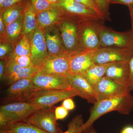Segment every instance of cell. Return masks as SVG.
<instances>
[{
	"mask_svg": "<svg viewBox=\"0 0 133 133\" xmlns=\"http://www.w3.org/2000/svg\"><path fill=\"white\" fill-rule=\"evenodd\" d=\"M133 109V96L130 92L99 101L91 108L90 116L83 124L82 131L107 113L116 111L121 114L127 115L129 114Z\"/></svg>",
	"mask_w": 133,
	"mask_h": 133,
	"instance_id": "obj_1",
	"label": "cell"
},
{
	"mask_svg": "<svg viewBox=\"0 0 133 133\" xmlns=\"http://www.w3.org/2000/svg\"><path fill=\"white\" fill-rule=\"evenodd\" d=\"M42 109L28 101L2 105L0 107V128L4 130L10 124L24 121L34 112Z\"/></svg>",
	"mask_w": 133,
	"mask_h": 133,
	"instance_id": "obj_2",
	"label": "cell"
},
{
	"mask_svg": "<svg viewBox=\"0 0 133 133\" xmlns=\"http://www.w3.org/2000/svg\"><path fill=\"white\" fill-rule=\"evenodd\" d=\"M78 21L63 14L57 24L65 48L70 56L84 50L81 47L79 38Z\"/></svg>",
	"mask_w": 133,
	"mask_h": 133,
	"instance_id": "obj_3",
	"label": "cell"
},
{
	"mask_svg": "<svg viewBox=\"0 0 133 133\" xmlns=\"http://www.w3.org/2000/svg\"><path fill=\"white\" fill-rule=\"evenodd\" d=\"M101 48H133V31L120 32L107 27L101 23L99 26Z\"/></svg>",
	"mask_w": 133,
	"mask_h": 133,
	"instance_id": "obj_4",
	"label": "cell"
},
{
	"mask_svg": "<svg viewBox=\"0 0 133 133\" xmlns=\"http://www.w3.org/2000/svg\"><path fill=\"white\" fill-rule=\"evenodd\" d=\"M76 96H79V93L73 88L64 90L36 91L28 101L43 109L54 106L65 99Z\"/></svg>",
	"mask_w": 133,
	"mask_h": 133,
	"instance_id": "obj_5",
	"label": "cell"
},
{
	"mask_svg": "<svg viewBox=\"0 0 133 133\" xmlns=\"http://www.w3.org/2000/svg\"><path fill=\"white\" fill-rule=\"evenodd\" d=\"M104 22L79 20V38L83 49L95 50L101 48L99 26L101 23Z\"/></svg>",
	"mask_w": 133,
	"mask_h": 133,
	"instance_id": "obj_6",
	"label": "cell"
},
{
	"mask_svg": "<svg viewBox=\"0 0 133 133\" xmlns=\"http://www.w3.org/2000/svg\"><path fill=\"white\" fill-rule=\"evenodd\" d=\"M31 77L19 79L10 85L1 99L3 104L28 101L36 89L31 81Z\"/></svg>",
	"mask_w": 133,
	"mask_h": 133,
	"instance_id": "obj_7",
	"label": "cell"
},
{
	"mask_svg": "<svg viewBox=\"0 0 133 133\" xmlns=\"http://www.w3.org/2000/svg\"><path fill=\"white\" fill-rule=\"evenodd\" d=\"M55 106L40 109L33 114L24 121L32 124L48 133H62L55 116Z\"/></svg>",
	"mask_w": 133,
	"mask_h": 133,
	"instance_id": "obj_8",
	"label": "cell"
},
{
	"mask_svg": "<svg viewBox=\"0 0 133 133\" xmlns=\"http://www.w3.org/2000/svg\"><path fill=\"white\" fill-rule=\"evenodd\" d=\"M57 5L63 14L78 20L104 21L105 19L98 15L83 4L74 0H59Z\"/></svg>",
	"mask_w": 133,
	"mask_h": 133,
	"instance_id": "obj_9",
	"label": "cell"
},
{
	"mask_svg": "<svg viewBox=\"0 0 133 133\" xmlns=\"http://www.w3.org/2000/svg\"><path fill=\"white\" fill-rule=\"evenodd\" d=\"M133 55V48H101L94 52L95 64H104L122 62H129Z\"/></svg>",
	"mask_w": 133,
	"mask_h": 133,
	"instance_id": "obj_10",
	"label": "cell"
},
{
	"mask_svg": "<svg viewBox=\"0 0 133 133\" xmlns=\"http://www.w3.org/2000/svg\"><path fill=\"white\" fill-rule=\"evenodd\" d=\"M37 91L64 90L72 88L66 76L59 74H44L37 72L31 77Z\"/></svg>",
	"mask_w": 133,
	"mask_h": 133,
	"instance_id": "obj_11",
	"label": "cell"
},
{
	"mask_svg": "<svg viewBox=\"0 0 133 133\" xmlns=\"http://www.w3.org/2000/svg\"><path fill=\"white\" fill-rule=\"evenodd\" d=\"M30 43L32 65L41 67L49 56L44 32L38 26L31 36Z\"/></svg>",
	"mask_w": 133,
	"mask_h": 133,
	"instance_id": "obj_12",
	"label": "cell"
},
{
	"mask_svg": "<svg viewBox=\"0 0 133 133\" xmlns=\"http://www.w3.org/2000/svg\"><path fill=\"white\" fill-rule=\"evenodd\" d=\"M98 101L124 95L130 92L128 86L104 77L98 83L95 89Z\"/></svg>",
	"mask_w": 133,
	"mask_h": 133,
	"instance_id": "obj_13",
	"label": "cell"
},
{
	"mask_svg": "<svg viewBox=\"0 0 133 133\" xmlns=\"http://www.w3.org/2000/svg\"><path fill=\"white\" fill-rule=\"evenodd\" d=\"M41 68V67L33 65L28 68H23L8 57L3 80L10 85L19 79L33 77L39 71Z\"/></svg>",
	"mask_w": 133,
	"mask_h": 133,
	"instance_id": "obj_14",
	"label": "cell"
},
{
	"mask_svg": "<svg viewBox=\"0 0 133 133\" xmlns=\"http://www.w3.org/2000/svg\"><path fill=\"white\" fill-rule=\"evenodd\" d=\"M43 30L45 35L49 57L70 55L65 48L58 24L48 27Z\"/></svg>",
	"mask_w": 133,
	"mask_h": 133,
	"instance_id": "obj_15",
	"label": "cell"
},
{
	"mask_svg": "<svg viewBox=\"0 0 133 133\" xmlns=\"http://www.w3.org/2000/svg\"><path fill=\"white\" fill-rule=\"evenodd\" d=\"M71 56L70 55H65L50 57L38 72L42 74L67 76L71 73L70 66Z\"/></svg>",
	"mask_w": 133,
	"mask_h": 133,
	"instance_id": "obj_16",
	"label": "cell"
},
{
	"mask_svg": "<svg viewBox=\"0 0 133 133\" xmlns=\"http://www.w3.org/2000/svg\"><path fill=\"white\" fill-rule=\"evenodd\" d=\"M66 76L72 87L79 93V97L93 104L98 102L95 90L81 75L70 73Z\"/></svg>",
	"mask_w": 133,
	"mask_h": 133,
	"instance_id": "obj_17",
	"label": "cell"
},
{
	"mask_svg": "<svg viewBox=\"0 0 133 133\" xmlns=\"http://www.w3.org/2000/svg\"><path fill=\"white\" fill-rule=\"evenodd\" d=\"M96 50H84L71 56L70 70L71 73L81 74L95 64L94 55Z\"/></svg>",
	"mask_w": 133,
	"mask_h": 133,
	"instance_id": "obj_18",
	"label": "cell"
},
{
	"mask_svg": "<svg viewBox=\"0 0 133 133\" xmlns=\"http://www.w3.org/2000/svg\"><path fill=\"white\" fill-rule=\"evenodd\" d=\"M129 75V62H122L110 65L108 67L105 77L128 86Z\"/></svg>",
	"mask_w": 133,
	"mask_h": 133,
	"instance_id": "obj_19",
	"label": "cell"
},
{
	"mask_svg": "<svg viewBox=\"0 0 133 133\" xmlns=\"http://www.w3.org/2000/svg\"><path fill=\"white\" fill-rule=\"evenodd\" d=\"M37 14L32 6L30 0L26 1L23 14V31L22 35L27 36L30 40L37 28Z\"/></svg>",
	"mask_w": 133,
	"mask_h": 133,
	"instance_id": "obj_20",
	"label": "cell"
},
{
	"mask_svg": "<svg viewBox=\"0 0 133 133\" xmlns=\"http://www.w3.org/2000/svg\"><path fill=\"white\" fill-rule=\"evenodd\" d=\"M62 10L56 5L53 8L37 14V25L42 30L58 24L63 16Z\"/></svg>",
	"mask_w": 133,
	"mask_h": 133,
	"instance_id": "obj_21",
	"label": "cell"
},
{
	"mask_svg": "<svg viewBox=\"0 0 133 133\" xmlns=\"http://www.w3.org/2000/svg\"><path fill=\"white\" fill-rule=\"evenodd\" d=\"M112 63L95 64L80 75L87 80L95 90L98 83L104 77L108 67Z\"/></svg>",
	"mask_w": 133,
	"mask_h": 133,
	"instance_id": "obj_22",
	"label": "cell"
},
{
	"mask_svg": "<svg viewBox=\"0 0 133 133\" xmlns=\"http://www.w3.org/2000/svg\"><path fill=\"white\" fill-rule=\"evenodd\" d=\"M22 15L15 21L6 26L5 33L1 38V41H6L12 44L21 36L23 31Z\"/></svg>",
	"mask_w": 133,
	"mask_h": 133,
	"instance_id": "obj_23",
	"label": "cell"
},
{
	"mask_svg": "<svg viewBox=\"0 0 133 133\" xmlns=\"http://www.w3.org/2000/svg\"><path fill=\"white\" fill-rule=\"evenodd\" d=\"M26 1L14 5L1 11L6 26L15 21L22 15Z\"/></svg>",
	"mask_w": 133,
	"mask_h": 133,
	"instance_id": "obj_24",
	"label": "cell"
},
{
	"mask_svg": "<svg viewBox=\"0 0 133 133\" xmlns=\"http://www.w3.org/2000/svg\"><path fill=\"white\" fill-rule=\"evenodd\" d=\"M4 130L8 133H48L25 121L10 124Z\"/></svg>",
	"mask_w": 133,
	"mask_h": 133,
	"instance_id": "obj_25",
	"label": "cell"
},
{
	"mask_svg": "<svg viewBox=\"0 0 133 133\" xmlns=\"http://www.w3.org/2000/svg\"><path fill=\"white\" fill-rule=\"evenodd\" d=\"M14 51L12 54L16 56H31L30 40L27 36L22 35L12 43Z\"/></svg>",
	"mask_w": 133,
	"mask_h": 133,
	"instance_id": "obj_26",
	"label": "cell"
},
{
	"mask_svg": "<svg viewBox=\"0 0 133 133\" xmlns=\"http://www.w3.org/2000/svg\"><path fill=\"white\" fill-rule=\"evenodd\" d=\"M84 124L82 115H77L69 122L67 130L62 133H81Z\"/></svg>",
	"mask_w": 133,
	"mask_h": 133,
	"instance_id": "obj_27",
	"label": "cell"
},
{
	"mask_svg": "<svg viewBox=\"0 0 133 133\" xmlns=\"http://www.w3.org/2000/svg\"><path fill=\"white\" fill-rule=\"evenodd\" d=\"M32 6L37 14L49 9L56 5L50 2L48 0H30Z\"/></svg>",
	"mask_w": 133,
	"mask_h": 133,
	"instance_id": "obj_28",
	"label": "cell"
},
{
	"mask_svg": "<svg viewBox=\"0 0 133 133\" xmlns=\"http://www.w3.org/2000/svg\"><path fill=\"white\" fill-rule=\"evenodd\" d=\"M79 3L88 8L89 9L97 14L98 15L102 17L105 19L104 13L99 6L95 0H74Z\"/></svg>",
	"mask_w": 133,
	"mask_h": 133,
	"instance_id": "obj_29",
	"label": "cell"
},
{
	"mask_svg": "<svg viewBox=\"0 0 133 133\" xmlns=\"http://www.w3.org/2000/svg\"><path fill=\"white\" fill-rule=\"evenodd\" d=\"M17 64L23 68H28L32 65L31 56H16L12 54L9 57Z\"/></svg>",
	"mask_w": 133,
	"mask_h": 133,
	"instance_id": "obj_30",
	"label": "cell"
},
{
	"mask_svg": "<svg viewBox=\"0 0 133 133\" xmlns=\"http://www.w3.org/2000/svg\"><path fill=\"white\" fill-rule=\"evenodd\" d=\"M14 51L13 44L9 42L1 41L0 43V58L9 57Z\"/></svg>",
	"mask_w": 133,
	"mask_h": 133,
	"instance_id": "obj_31",
	"label": "cell"
},
{
	"mask_svg": "<svg viewBox=\"0 0 133 133\" xmlns=\"http://www.w3.org/2000/svg\"><path fill=\"white\" fill-rule=\"evenodd\" d=\"M99 6L104 13L106 20L110 21L109 17V5L108 0H95Z\"/></svg>",
	"mask_w": 133,
	"mask_h": 133,
	"instance_id": "obj_32",
	"label": "cell"
},
{
	"mask_svg": "<svg viewBox=\"0 0 133 133\" xmlns=\"http://www.w3.org/2000/svg\"><path fill=\"white\" fill-rule=\"evenodd\" d=\"M69 111L62 105L56 107L55 114L56 119L57 120L63 119L68 116Z\"/></svg>",
	"mask_w": 133,
	"mask_h": 133,
	"instance_id": "obj_33",
	"label": "cell"
},
{
	"mask_svg": "<svg viewBox=\"0 0 133 133\" xmlns=\"http://www.w3.org/2000/svg\"><path fill=\"white\" fill-rule=\"evenodd\" d=\"M23 0H5L2 5H0L1 11L22 2Z\"/></svg>",
	"mask_w": 133,
	"mask_h": 133,
	"instance_id": "obj_34",
	"label": "cell"
},
{
	"mask_svg": "<svg viewBox=\"0 0 133 133\" xmlns=\"http://www.w3.org/2000/svg\"><path fill=\"white\" fill-rule=\"evenodd\" d=\"M129 75L128 87L129 90H133V55L129 61Z\"/></svg>",
	"mask_w": 133,
	"mask_h": 133,
	"instance_id": "obj_35",
	"label": "cell"
},
{
	"mask_svg": "<svg viewBox=\"0 0 133 133\" xmlns=\"http://www.w3.org/2000/svg\"><path fill=\"white\" fill-rule=\"evenodd\" d=\"M61 105L69 111L73 110L76 107L73 100L71 98H67L64 100Z\"/></svg>",
	"mask_w": 133,
	"mask_h": 133,
	"instance_id": "obj_36",
	"label": "cell"
},
{
	"mask_svg": "<svg viewBox=\"0 0 133 133\" xmlns=\"http://www.w3.org/2000/svg\"><path fill=\"white\" fill-rule=\"evenodd\" d=\"M8 57L1 58L0 61V79L2 81L5 75Z\"/></svg>",
	"mask_w": 133,
	"mask_h": 133,
	"instance_id": "obj_37",
	"label": "cell"
},
{
	"mask_svg": "<svg viewBox=\"0 0 133 133\" xmlns=\"http://www.w3.org/2000/svg\"><path fill=\"white\" fill-rule=\"evenodd\" d=\"M110 4H121L127 6L128 8L133 5V0H110Z\"/></svg>",
	"mask_w": 133,
	"mask_h": 133,
	"instance_id": "obj_38",
	"label": "cell"
},
{
	"mask_svg": "<svg viewBox=\"0 0 133 133\" xmlns=\"http://www.w3.org/2000/svg\"><path fill=\"white\" fill-rule=\"evenodd\" d=\"M6 26L2 17L0 15V36L1 38L3 36L5 33Z\"/></svg>",
	"mask_w": 133,
	"mask_h": 133,
	"instance_id": "obj_39",
	"label": "cell"
},
{
	"mask_svg": "<svg viewBox=\"0 0 133 133\" xmlns=\"http://www.w3.org/2000/svg\"><path fill=\"white\" fill-rule=\"evenodd\" d=\"M81 133H98L95 130L93 127V124L84 129Z\"/></svg>",
	"mask_w": 133,
	"mask_h": 133,
	"instance_id": "obj_40",
	"label": "cell"
},
{
	"mask_svg": "<svg viewBox=\"0 0 133 133\" xmlns=\"http://www.w3.org/2000/svg\"><path fill=\"white\" fill-rule=\"evenodd\" d=\"M120 133H133V127L130 126L126 127L122 129Z\"/></svg>",
	"mask_w": 133,
	"mask_h": 133,
	"instance_id": "obj_41",
	"label": "cell"
},
{
	"mask_svg": "<svg viewBox=\"0 0 133 133\" xmlns=\"http://www.w3.org/2000/svg\"><path fill=\"white\" fill-rule=\"evenodd\" d=\"M129 9L130 11V15L131 18V25H132L131 30L133 31V5L131 7L129 8Z\"/></svg>",
	"mask_w": 133,
	"mask_h": 133,
	"instance_id": "obj_42",
	"label": "cell"
},
{
	"mask_svg": "<svg viewBox=\"0 0 133 133\" xmlns=\"http://www.w3.org/2000/svg\"><path fill=\"white\" fill-rule=\"evenodd\" d=\"M50 2L54 5H57L59 0H48Z\"/></svg>",
	"mask_w": 133,
	"mask_h": 133,
	"instance_id": "obj_43",
	"label": "cell"
},
{
	"mask_svg": "<svg viewBox=\"0 0 133 133\" xmlns=\"http://www.w3.org/2000/svg\"><path fill=\"white\" fill-rule=\"evenodd\" d=\"M0 133H8L5 130H2V129H1L0 130Z\"/></svg>",
	"mask_w": 133,
	"mask_h": 133,
	"instance_id": "obj_44",
	"label": "cell"
},
{
	"mask_svg": "<svg viewBox=\"0 0 133 133\" xmlns=\"http://www.w3.org/2000/svg\"><path fill=\"white\" fill-rule=\"evenodd\" d=\"M5 1V0H0V5H2Z\"/></svg>",
	"mask_w": 133,
	"mask_h": 133,
	"instance_id": "obj_45",
	"label": "cell"
},
{
	"mask_svg": "<svg viewBox=\"0 0 133 133\" xmlns=\"http://www.w3.org/2000/svg\"><path fill=\"white\" fill-rule=\"evenodd\" d=\"M110 0H108V2L109 3V4H110Z\"/></svg>",
	"mask_w": 133,
	"mask_h": 133,
	"instance_id": "obj_46",
	"label": "cell"
}]
</instances>
